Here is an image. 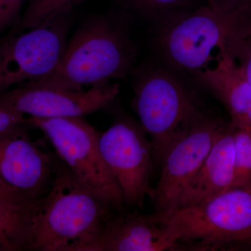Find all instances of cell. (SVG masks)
I'll return each mask as SVG.
<instances>
[{
    "label": "cell",
    "instance_id": "16",
    "mask_svg": "<svg viewBox=\"0 0 251 251\" xmlns=\"http://www.w3.org/2000/svg\"><path fill=\"white\" fill-rule=\"evenodd\" d=\"M128 8L161 25L191 11L193 0H124Z\"/></svg>",
    "mask_w": 251,
    "mask_h": 251
},
{
    "label": "cell",
    "instance_id": "18",
    "mask_svg": "<svg viewBox=\"0 0 251 251\" xmlns=\"http://www.w3.org/2000/svg\"><path fill=\"white\" fill-rule=\"evenodd\" d=\"M232 186L251 184V129L234 128Z\"/></svg>",
    "mask_w": 251,
    "mask_h": 251
},
{
    "label": "cell",
    "instance_id": "14",
    "mask_svg": "<svg viewBox=\"0 0 251 251\" xmlns=\"http://www.w3.org/2000/svg\"><path fill=\"white\" fill-rule=\"evenodd\" d=\"M195 75L224 104L234 128L251 129V85L232 56L222 54L214 67Z\"/></svg>",
    "mask_w": 251,
    "mask_h": 251
},
{
    "label": "cell",
    "instance_id": "10",
    "mask_svg": "<svg viewBox=\"0 0 251 251\" xmlns=\"http://www.w3.org/2000/svg\"><path fill=\"white\" fill-rule=\"evenodd\" d=\"M119 92V85L110 82L86 91L24 83L0 93V105L39 118L82 117L108 106Z\"/></svg>",
    "mask_w": 251,
    "mask_h": 251
},
{
    "label": "cell",
    "instance_id": "13",
    "mask_svg": "<svg viewBox=\"0 0 251 251\" xmlns=\"http://www.w3.org/2000/svg\"><path fill=\"white\" fill-rule=\"evenodd\" d=\"M234 128L230 122H226L199 171L181 195L177 208L202 202L232 187Z\"/></svg>",
    "mask_w": 251,
    "mask_h": 251
},
{
    "label": "cell",
    "instance_id": "1",
    "mask_svg": "<svg viewBox=\"0 0 251 251\" xmlns=\"http://www.w3.org/2000/svg\"><path fill=\"white\" fill-rule=\"evenodd\" d=\"M136 56L134 43L123 25L110 16H94L75 31L50 74L25 83L82 90L124 78L133 69Z\"/></svg>",
    "mask_w": 251,
    "mask_h": 251
},
{
    "label": "cell",
    "instance_id": "21",
    "mask_svg": "<svg viewBox=\"0 0 251 251\" xmlns=\"http://www.w3.org/2000/svg\"><path fill=\"white\" fill-rule=\"evenodd\" d=\"M208 5L225 14L251 18V0H208Z\"/></svg>",
    "mask_w": 251,
    "mask_h": 251
},
{
    "label": "cell",
    "instance_id": "7",
    "mask_svg": "<svg viewBox=\"0 0 251 251\" xmlns=\"http://www.w3.org/2000/svg\"><path fill=\"white\" fill-rule=\"evenodd\" d=\"M69 15L54 16L0 45V93L41 80L54 70L67 44Z\"/></svg>",
    "mask_w": 251,
    "mask_h": 251
},
{
    "label": "cell",
    "instance_id": "9",
    "mask_svg": "<svg viewBox=\"0 0 251 251\" xmlns=\"http://www.w3.org/2000/svg\"><path fill=\"white\" fill-rule=\"evenodd\" d=\"M226 122L202 114L187 133L172 146L163 163L159 181L151 190L157 214H169L209 154Z\"/></svg>",
    "mask_w": 251,
    "mask_h": 251
},
{
    "label": "cell",
    "instance_id": "19",
    "mask_svg": "<svg viewBox=\"0 0 251 251\" xmlns=\"http://www.w3.org/2000/svg\"><path fill=\"white\" fill-rule=\"evenodd\" d=\"M251 85V27L234 40L229 50Z\"/></svg>",
    "mask_w": 251,
    "mask_h": 251
},
{
    "label": "cell",
    "instance_id": "4",
    "mask_svg": "<svg viewBox=\"0 0 251 251\" xmlns=\"http://www.w3.org/2000/svg\"><path fill=\"white\" fill-rule=\"evenodd\" d=\"M251 18L225 14L207 5L161 25L157 46L172 67L196 74L227 53Z\"/></svg>",
    "mask_w": 251,
    "mask_h": 251
},
{
    "label": "cell",
    "instance_id": "8",
    "mask_svg": "<svg viewBox=\"0 0 251 251\" xmlns=\"http://www.w3.org/2000/svg\"><path fill=\"white\" fill-rule=\"evenodd\" d=\"M99 145L104 161L121 188L125 202L141 206L150 196L153 163L151 141L139 124L128 119L115 122L103 133Z\"/></svg>",
    "mask_w": 251,
    "mask_h": 251
},
{
    "label": "cell",
    "instance_id": "17",
    "mask_svg": "<svg viewBox=\"0 0 251 251\" xmlns=\"http://www.w3.org/2000/svg\"><path fill=\"white\" fill-rule=\"evenodd\" d=\"M82 0H31L25 13L16 26L21 32L39 26L44 21L58 15L71 13Z\"/></svg>",
    "mask_w": 251,
    "mask_h": 251
},
{
    "label": "cell",
    "instance_id": "2",
    "mask_svg": "<svg viewBox=\"0 0 251 251\" xmlns=\"http://www.w3.org/2000/svg\"><path fill=\"white\" fill-rule=\"evenodd\" d=\"M112 209L55 163L52 186L33 214L26 251H82L98 236Z\"/></svg>",
    "mask_w": 251,
    "mask_h": 251
},
{
    "label": "cell",
    "instance_id": "20",
    "mask_svg": "<svg viewBox=\"0 0 251 251\" xmlns=\"http://www.w3.org/2000/svg\"><path fill=\"white\" fill-rule=\"evenodd\" d=\"M26 0H0V36L8 28L16 27Z\"/></svg>",
    "mask_w": 251,
    "mask_h": 251
},
{
    "label": "cell",
    "instance_id": "15",
    "mask_svg": "<svg viewBox=\"0 0 251 251\" xmlns=\"http://www.w3.org/2000/svg\"><path fill=\"white\" fill-rule=\"evenodd\" d=\"M39 202L0 204V251H26L33 214Z\"/></svg>",
    "mask_w": 251,
    "mask_h": 251
},
{
    "label": "cell",
    "instance_id": "23",
    "mask_svg": "<svg viewBox=\"0 0 251 251\" xmlns=\"http://www.w3.org/2000/svg\"><path fill=\"white\" fill-rule=\"evenodd\" d=\"M26 201L39 202V201L17 188L11 187L0 179V204Z\"/></svg>",
    "mask_w": 251,
    "mask_h": 251
},
{
    "label": "cell",
    "instance_id": "12",
    "mask_svg": "<svg viewBox=\"0 0 251 251\" xmlns=\"http://www.w3.org/2000/svg\"><path fill=\"white\" fill-rule=\"evenodd\" d=\"M161 214H111L98 236L82 251H163L176 250Z\"/></svg>",
    "mask_w": 251,
    "mask_h": 251
},
{
    "label": "cell",
    "instance_id": "3",
    "mask_svg": "<svg viewBox=\"0 0 251 251\" xmlns=\"http://www.w3.org/2000/svg\"><path fill=\"white\" fill-rule=\"evenodd\" d=\"M162 216L177 246L185 243L194 251L251 250V184L232 186Z\"/></svg>",
    "mask_w": 251,
    "mask_h": 251
},
{
    "label": "cell",
    "instance_id": "6",
    "mask_svg": "<svg viewBox=\"0 0 251 251\" xmlns=\"http://www.w3.org/2000/svg\"><path fill=\"white\" fill-rule=\"evenodd\" d=\"M46 135L64 164L86 188L112 209L125 203L121 188L104 161L99 133L82 117L28 119Z\"/></svg>",
    "mask_w": 251,
    "mask_h": 251
},
{
    "label": "cell",
    "instance_id": "5",
    "mask_svg": "<svg viewBox=\"0 0 251 251\" xmlns=\"http://www.w3.org/2000/svg\"><path fill=\"white\" fill-rule=\"evenodd\" d=\"M132 104L140 125L151 137L153 163L158 165L202 114L178 79L162 69L146 71L138 77Z\"/></svg>",
    "mask_w": 251,
    "mask_h": 251
},
{
    "label": "cell",
    "instance_id": "11",
    "mask_svg": "<svg viewBox=\"0 0 251 251\" xmlns=\"http://www.w3.org/2000/svg\"><path fill=\"white\" fill-rule=\"evenodd\" d=\"M28 125L0 133V179L41 201L52 186L55 163L31 140Z\"/></svg>",
    "mask_w": 251,
    "mask_h": 251
},
{
    "label": "cell",
    "instance_id": "22",
    "mask_svg": "<svg viewBox=\"0 0 251 251\" xmlns=\"http://www.w3.org/2000/svg\"><path fill=\"white\" fill-rule=\"evenodd\" d=\"M29 124L24 114L14 109L0 105V133Z\"/></svg>",
    "mask_w": 251,
    "mask_h": 251
}]
</instances>
